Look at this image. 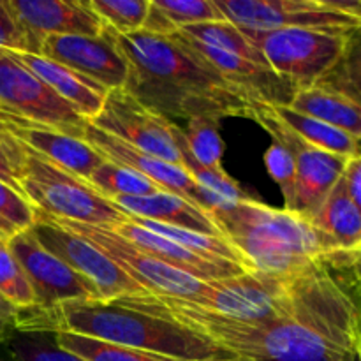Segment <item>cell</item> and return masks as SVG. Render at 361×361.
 I'll use <instances>...</instances> for the list:
<instances>
[{
	"mask_svg": "<svg viewBox=\"0 0 361 361\" xmlns=\"http://www.w3.org/2000/svg\"><path fill=\"white\" fill-rule=\"evenodd\" d=\"M111 203L127 217L145 219V221L175 226L203 235L222 236L210 214L187 201L185 197L176 196L168 190H161L145 197H118Z\"/></svg>",
	"mask_w": 361,
	"mask_h": 361,
	"instance_id": "20",
	"label": "cell"
},
{
	"mask_svg": "<svg viewBox=\"0 0 361 361\" xmlns=\"http://www.w3.org/2000/svg\"><path fill=\"white\" fill-rule=\"evenodd\" d=\"M18 314L20 312L13 305H9L6 300L0 298V342L16 330Z\"/></svg>",
	"mask_w": 361,
	"mask_h": 361,
	"instance_id": "41",
	"label": "cell"
},
{
	"mask_svg": "<svg viewBox=\"0 0 361 361\" xmlns=\"http://www.w3.org/2000/svg\"><path fill=\"white\" fill-rule=\"evenodd\" d=\"M13 55L18 62L23 63L27 69L37 78H41L56 95L69 102L85 120L92 122L101 113L106 97L109 92L97 85L95 81L88 80L83 74L55 62L42 55L25 51H6Z\"/></svg>",
	"mask_w": 361,
	"mask_h": 361,
	"instance_id": "19",
	"label": "cell"
},
{
	"mask_svg": "<svg viewBox=\"0 0 361 361\" xmlns=\"http://www.w3.org/2000/svg\"><path fill=\"white\" fill-rule=\"evenodd\" d=\"M219 120L190 118L185 129L176 130L178 147L183 148L203 168L222 169L224 143L219 133Z\"/></svg>",
	"mask_w": 361,
	"mask_h": 361,
	"instance_id": "31",
	"label": "cell"
},
{
	"mask_svg": "<svg viewBox=\"0 0 361 361\" xmlns=\"http://www.w3.org/2000/svg\"><path fill=\"white\" fill-rule=\"evenodd\" d=\"M16 330L69 331L180 361H243L183 324L116 302H67L49 310H23Z\"/></svg>",
	"mask_w": 361,
	"mask_h": 361,
	"instance_id": "3",
	"label": "cell"
},
{
	"mask_svg": "<svg viewBox=\"0 0 361 361\" xmlns=\"http://www.w3.org/2000/svg\"><path fill=\"white\" fill-rule=\"evenodd\" d=\"M221 235L235 247L249 271L275 279L305 274L330 254L312 222L289 210H277L247 197L212 212Z\"/></svg>",
	"mask_w": 361,
	"mask_h": 361,
	"instance_id": "4",
	"label": "cell"
},
{
	"mask_svg": "<svg viewBox=\"0 0 361 361\" xmlns=\"http://www.w3.org/2000/svg\"><path fill=\"white\" fill-rule=\"evenodd\" d=\"M0 235H2L6 240H9V238H13L14 235H16V231H14L13 226L7 224L4 219H0Z\"/></svg>",
	"mask_w": 361,
	"mask_h": 361,
	"instance_id": "42",
	"label": "cell"
},
{
	"mask_svg": "<svg viewBox=\"0 0 361 361\" xmlns=\"http://www.w3.org/2000/svg\"><path fill=\"white\" fill-rule=\"evenodd\" d=\"M53 337L60 349L83 361H180L140 351V349L126 348V345L109 344V342L85 337V335L69 334V331H56Z\"/></svg>",
	"mask_w": 361,
	"mask_h": 361,
	"instance_id": "30",
	"label": "cell"
},
{
	"mask_svg": "<svg viewBox=\"0 0 361 361\" xmlns=\"http://www.w3.org/2000/svg\"><path fill=\"white\" fill-rule=\"evenodd\" d=\"M180 34H183L189 39H194V41L201 42V44L222 49L226 53H231V55L242 56V59L250 60V62L268 67L263 55L254 48V44L249 41L245 32L226 20L207 21V23L185 27L180 30Z\"/></svg>",
	"mask_w": 361,
	"mask_h": 361,
	"instance_id": "29",
	"label": "cell"
},
{
	"mask_svg": "<svg viewBox=\"0 0 361 361\" xmlns=\"http://www.w3.org/2000/svg\"><path fill=\"white\" fill-rule=\"evenodd\" d=\"M9 6L30 37L35 55L48 35H99L106 28L88 2L80 0H9Z\"/></svg>",
	"mask_w": 361,
	"mask_h": 361,
	"instance_id": "16",
	"label": "cell"
},
{
	"mask_svg": "<svg viewBox=\"0 0 361 361\" xmlns=\"http://www.w3.org/2000/svg\"><path fill=\"white\" fill-rule=\"evenodd\" d=\"M83 140L97 154H101L106 161H111L120 166H127V168L134 169L136 173L143 175L145 178L152 180L162 190H168V192L176 194V196L185 197L187 201H190L196 207H200L201 210H204L203 196H201L200 187L196 185L192 176L185 171L183 166L171 164V162H166L162 159L154 157V155L145 154V152L130 147L126 141L97 129L92 123H88Z\"/></svg>",
	"mask_w": 361,
	"mask_h": 361,
	"instance_id": "15",
	"label": "cell"
},
{
	"mask_svg": "<svg viewBox=\"0 0 361 361\" xmlns=\"http://www.w3.org/2000/svg\"><path fill=\"white\" fill-rule=\"evenodd\" d=\"M6 51H25L35 55L34 44L14 16L9 0H0V53Z\"/></svg>",
	"mask_w": 361,
	"mask_h": 361,
	"instance_id": "38",
	"label": "cell"
},
{
	"mask_svg": "<svg viewBox=\"0 0 361 361\" xmlns=\"http://www.w3.org/2000/svg\"><path fill=\"white\" fill-rule=\"evenodd\" d=\"M30 231L46 250L94 286L99 302H116L127 296L148 295L94 243L66 229L48 215L37 214Z\"/></svg>",
	"mask_w": 361,
	"mask_h": 361,
	"instance_id": "10",
	"label": "cell"
},
{
	"mask_svg": "<svg viewBox=\"0 0 361 361\" xmlns=\"http://www.w3.org/2000/svg\"><path fill=\"white\" fill-rule=\"evenodd\" d=\"M18 143V185L37 214L106 229H115L127 221L123 212L92 189L83 178L59 168L20 140Z\"/></svg>",
	"mask_w": 361,
	"mask_h": 361,
	"instance_id": "5",
	"label": "cell"
},
{
	"mask_svg": "<svg viewBox=\"0 0 361 361\" xmlns=\"http://www.w3.org/2000/svg\"><path fill=\"white\" fill-rule=\"evenodd\" d=\"M53 221H56L69 231L76 233L81 238L94 243L127 277H130L136 284H140L148 295L168 296V298L192 302L197 296L203 295L208 286L212 284V282L200 281L192 275L183 274V271L168 267L162 261L148 256L143 250L130 245L126 238L113 233L111 229L60 221V219H53Z\"/></svg>",
	"mask_w": 361,
	"mask_h": 361,
	"instance_id": "8",
	"label": "cell"
},
{
	"mask_svg": "<svg viewBox=\"0 0 361 361\" xmlns=\"http://www.w3.org/2000/svg\"><path fill=\"white\" fill-rule=\"evenodd\" d=\"M39 55L83 74L108 92L123 88L129 74L115 32L108 27L99 35H48Z\"/></svg>",
	"mask_w": 361,
	"mask_h": 361,
	"instance_id": "14",
	"label": "cell"
},
{
	"mask_svg": "<svg viewBox=\"0 0 361 361\" xmlns=\"http://www.w3.org/2000/svg\"><path fill=\"white\" fill-rule=\"evenodd\" d=\"M344 309L345 335L355 361H361V250L321 257Z\"/></svg>",
	"mask_w": 361,
	"mask_h": 361,
	"instance_id": "21",
	"label": "cell"
},
{
	"mask_svg": "<svg viewBox=\"0 0 361 361\" xmlns=\"http://www.w3.org/2000/svg\"><path fill=\"white\" fill-rule=\"evenodd\" d=\"M180 154H182V166L192 176L196 185L200 187L201 196H203L204 210L208 214H212L215 210H222V208L233 207L236 203H242V201H245L249 197L240 189L238 182L233 180L224 169L203 168L183 148H180Z\"/></svg>",
	"mask_w": 361,
	"mask_h": 361,
	"instance_id": "27",
	"label": "cell"
},
{
	"mask_svg": "<svg viewBox=\"0 0 361 361\" xmlns=\"http://www.w3.org/2000/svg\"><path fill=\"white\" fill-rule=\"evenodd\" d=\"M267 66L295 90L321 83L344 53L349 32L321 28L243 30Z\"/></svg>",
	"mask_w": 361,
	"mask_h": 361,
	"instance_id": "6",
	"label": "cell"
},
{
	"mask_svg": "<svg viewBox=\"0 0 361 361\" xmlns=\"http://www.w3.org/2000/svg\"><path fill=\"white\" fill-rule=\"evenodd\" d=\"M85 182L97 190L102 197L113 201L118 197H145L161 192V187L145 178L127 166L104 161Z\"/></svg>",
	"mask_w": 361,
	"mask_h": 361,
	"instance_id": "28",
	"label": "cell"
},
{
	"mask_svg": "<svg viewBox=\"0 0 361 361\" xmlns=\"http://www.w3.org/2000/svg\"><path fill=\"white\" fill-rule=\"evenodd\" d=\"M134 224L141 226V228L148 229V231L155 233L159 236L171 240V242L178 243L180 247L187 249L189 252L196 254V256L207 257V259H217V261H229V263H238L247 268L245 261L240 256L238 250L231 245L226 238L222 236L214 235H203V233L189 231V229L175 228V226L168 224H159V222L145 221V219L129 217ZM249 270V268H247Z\"/></svg>",
	"mask_w": 361,
	"mask_h": 361,
	"instance_id": "26",
	"label": "cell"
},
{
	"mask_svg": "<svg viewBox=\"0 0 361 361\" xmlns=\"http://www.w3.org/2000/svg\"><path fill=\"white\" fill-rule=\"evenodd\" d=\"M7 133L27 145L34 152L41 154L53 164L80 178L87 180L102 162L106 161L101 154L80 137L59 133V130L42 129L20 120L7 118Z\"/></svg>",
	"mask_w": 361,
	"mask_h": 361,
	"instance_id": "18",
	"label": "cell"
},
{
	"mask_svg": "<svg viewBox=\"0 0 361 361\" xmlns=\"http://www.w3.org/2000/svg\"><path fill=\"white\" fill-rule=\"evenodd\" d=\"M0 344L13 361H83L60 349L49 331L14 330Z\"/></svg>",
	"mask_w": 361,
	"mask_h": 361,
	"instance_id": "32",
	"label": "cell"
},
{
	"mask_svg": "<svg viewBox=\"0 0 361 361\" xmlns=\"http://www.w3.org/2000/svg\"><path fill=\"white\" fill-rule=\"evenodd\" d=\"M7 247L28 277L37 300V310H49L67 302H99L90 282L37 242L30 229L7 240Z\"/></svg>",
	"mask_w": 361,
	"mask_h": 361,
	"instance_id": "13",
	"label": "cell"
},
{
	"mask_svg": "<svg viewBox=\"0 0 361 361\" xmlns=\"http://www.w3.org/2000/svg\"><path fill=\"white\" fill-rule=\"evenodd\" d=\"M90 9L101 18L104 27L115 34L127 35L143 30L150 0H88Z\"/></svg>",
	"mask_w": 361,
	"mask_h": 361,
	"instance_id": "33",
	"label": "cell"
},
{
	"mask_svg": "<svg viewBox=\"0 0 361 361\" xmlns=\"http://www.w3.org/2000/svg\"><path fill=\"white\" fill-rule=\"evenodd\" d=\"M90 123L145 154L182 166L178 126L148 109L123 88L109 92L101 113Z\"/></svg>",
	"mask_w": 361,
	"mask_h": 361,
	"instance_id": "12",
	"label": "cell"
},
{
	"mask_svg": "<svg viewBox=\"0 0 361 361\" xmlns=\"http://www.w3.org/2000/svg\"><path fill=\"white\" fill-rule=\"evenodd\" d=\"M0 361H13L9 358V356H7V353L4 351V348H2V344H0Z\"/></svg>",
	"mask_w": 361,
	"mask_h": 361,
	"instance_id": "44",
	"label": "cell"
},
{
	"mask_svg": "<svg viewBox=\"0 0 361 361\" xmlns=\"http://www.w3.org/2000/svg\"><path fill=\"white\" fill-rule=\"evenodd\" d=\"M249 118L261 123L274 140L282 141L293 150L296 159V183L295 200L289 212L312 221L328 194L344 176L349 159L319 150L300 140L274 115L268 104L250 106Z\"/></svg>",
	"mask_w": 361,
	"mask_h": 361,
	"instance_id": "9",
	"label": "cell"
},
{
	"mask_svg": "<svg viewBox=\"0 0 361 361\" xmlns=\"http://www.w3.org/2000/svg\"><path fill=\"white\" fill-rule=\"evenodd\" d=\"M342 180H344L349 197L361 212V154L349 159Z\"/></svg>",
	"mask_w": 361,
	"mask_h": 361,
	"instance_id": "40",
	"label": "cell"
},
{
	"mask_svg": "<svg viewBox=\"0 0 361 361\" xmlns=\"http://www.w3.org/2000/svg\"><path fill=\"white\" fill-rule=\"evenodd\" d=\"M129 66L123 90L164 118L249 116L245 101L180 32L115 34Z\"/></svg>",
	"mask_w": 361,
	"mask_h": 361,
	"instance_id": "2",
	"label": "cell"
},
{
	"mask_svg": "<svg viewBox=\"0 0 361 361\" xmlns=\"http://www.w3.org/2000/svg\"><path fill=\"white\" fill-rule=\"evenodd\" d=\"M321 83L361 104V25L349 32L341 60Z\"/></svg>",
	"mask_w": 361,
	"mask_h": 361,
	"instance_id": "34",
	"label": "cell"
},
{
	"mask_svg": "<svg viewBox=\"0 0 361 361\" xmlns=\"http://www.w3.org/2000/svg\"><path fill=\"white\" fill-rule=\"evenodd\" d=\"M310 222L324 238L330 252L361 250V212L349 197L342 178Z\"/></svg>",
	"mask_w": 361,
	"mask_h": 361,
	"instance_id": "22",
	"label": "cell"
},
{
	"mask_svg": "<svg viewBox=\"0 0 361 361\" xmlns=\"http://www.w3.org/2000/svg\"><path fill=\"white\" fill-rule=\"evenodd\" d=\"M0 219L13 226L16 233L30 229L37 219L35 208L2 180H0Z\"/></svg>",
	"mask_w": 361,
	"mask_h": 361,
	"instance_id": "37",
	"label": "cell"
},
{
	"mask_svg": "<svg viewBox=\"0 0 361 361\" xmlns=\"http://www.w3.org/2000/svg\"><path fill=\"white\" fill-rule=\"evenodd\" d=\"M264 164L271 178L279 183L284 196V210H289L295 200L296 183V159L291 148L282 141L274 140V143L264 152Z\"/></svg>",
	"mask_w": 361,
	"mask_h": 361,
	"instance_id": "36",
	"label": "cell"
},
{
	"mask_svg": "<svg viewBox=\"0 0 361 361\" xmlns=\"http://www.w3.org/2000/svg\"><path fill=\"white\" fill-rule=\"evenodd\" d=\"M118 236L126 238L130 245L136 249L143 250L148 256L155 257V259L162 261L168 267L176 268V270L189 274L192 277L200 279L204 282H217L226 281V279L238 277V275L247 274V268L238 263H229V261H217V259H207V257L196 256V254L189 252L187 249L180 247L178 243L171 242V240L159 236L155 233L148 231V229L141 228V226L134 224L127 217L126 222L116 226L111 229Z\"/></svg>",
	"mask_w": 361,
	"mask_h": 361,
	"instance_id": "17",
	"label": "cell"
},
{
	"mask_svg": "<svg viewBox=\"0 0 361 361\" xmlns=\"http://www.w3.org/2000/svg\"><path fill=\"white\" fill-rule=\"evenodd\" d=\"M6 130H7V120L6 116L0 113V133H6Z\"/></svg>",
	"mask_w": 361,
	"mask_h": 361,
	"instance_id": "43",
	"label": "cell"
},
{
	"mask_svg": "<svg viewBox=\"0 0 361 361\" xmlns=\"http://www.w3.org/2000/svg\"><path fill=\"white\" fill-rule=\"evenodd\" d=\"M0 298L13 305L18 312L37 307L35 293L28 282V277L7 243L0 247Z\"/></svg>",
	"mask_w": 361,
	"mask_h": 361,
	"instance_id": "35",
	"label": "cell"
},
{
	"mask_svg": "<svg viewBox=\"0 0 361 361\" xmlns=\"http://www.w3.org/2000/svg\"><path fill=\"white\" fill-rule=\"evenodd\" d=\"M274 115L291 130L293 134L303 140L305 143L319 148V150L330 152V154L341 155V157L353 159L361 154V143L351 137L349 134L312 118L309 115L295 111L289 106H270Z\"/></svg>",
	"mask_w": 361,
	"mask_h": 361,
	"instance_id": "25",
	"label": "cell"
},
{
	"mask_svg": "<svg viewBox=\"0 0 361 361\" xmlns=\"http://www.w3.org/2000/svg\"><path fill=\"white\" fill-rule=\"evenodd\" d=\"M116 303L183 324L243 361H355L344 310L321 259L289 279L288 312L268 321L226 319L168 296L136 295Z\"/></svg>",
	"mask_w": 361,
	"mask_h": 361,
	"instance_id": "1",
	"label": "cell"
},
{
	"mask_svg": "<svg viewBox=\"0 0 361 361\" xmlns=\"http://www.w3.org/2000/svg\"><path fill=\"white\" fill-rule=\"evenodd\" d=\"M289 108L321 120L361 143V104L323 83L295 92Z\"/></svg>",
	"mask_w": 361,
	"mask_h": 361,
	"instance_id": "23",
	"label": "cell"
},
{
	"mask_svg": "<svg viewBox=\"0 0 361 361\" xmlns=\"http://www.w3.org/2000/svg\"><path fill=\"white\" fill-rule=\"evenodd\" d=\"M6 243H7V240H6V238H4V236H2V235H0V247H2V245H6Z\"/></svg>",
	"mask_w": 361,
	"mask_h": 361,
	"instance_id": "45",
	"label": "cell"
},
{
	"mask_svg": "<svg viewBox=\"0 0 361 361\" xmlns=\"http://www.w3.org/2000/svg\"><path fill=\"white\" fill-rule=\"evenodd\" d=\"M18 150H20V143H18L16 137L7 133V130L0 133V180L21 194L16 180Z\"/></svg>",
	"mask_w": 361,
	"mask_h": 361,
	"instance_id": "39",
	"label": "cell"
},
{
	"mask_svg": "<svg viewBox=\"0 0 361 361\" xmlns=\"http://www.w3.org/2000/svg\"><path fill=\"white\" fill-rule=\"evenodd\" d=\"M226 21L242 30L321 28L349 32L360 21L335 9L328 0H215Z\"/></svg>",
	"mask_w": 361,
	"mask_h": 361,
	"instance_id": "11",
	"label": "cell"
},
{
	"mask_svg": "<svg viewBox=\"0 0 361 361\" xmlns=\"http://www.w3.org/2000/svg\"><path fill=\"white\" fill-rule=\"evenodd\" d=\"M224 20L215 0H150L143 32L171 35L185 27Z\"/></svg>",
	"mask_w": 361,
	"mask_h": 361,
	"instance_id": "24",
	"label": "cell"
},
{
	"mask_svg": "<svg viewBox=\"0 0 361 361\" xmlns=\"http://www.w3.org/2000/svg\"><path fill=\"white\" fill-rule=\"evenodd\" d=\"M0 113L80 140L90 123L9 53H0Z\"/></svg>",
	"mask_w": 361,
	"mask_h": 361,
	"instance_id": "7",
	"label": "cell"
}]
</instances>
